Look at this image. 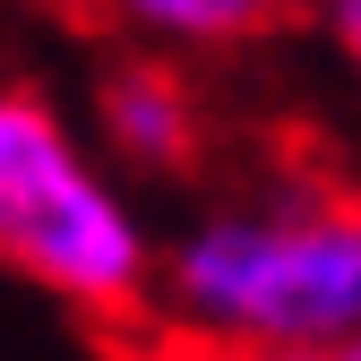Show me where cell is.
I'll return each mask as SVG.
<instances>
[{
	"instance_id": "1",
	"label": "cell",
	"mask_w": 361,
	"mask_h": 361,
	"mask_svg": "<svg viewBox=\"0 0 361 361\" xmlns=\"http://www.w3.org/2000/svg\"><path fill=\"white\" fill-rule=\"evenodd\" d=\"M164 301L233 344H361V190L293 180L267 207L198 224L164 267Z\"/></svg>"
},
{
	"instance_id": "2",
	"label": "cell",
	"mask_w": 361,
	"mask_h": 361,
	"mask_svg": "<svg viewBox=\"0 0 361 361\" xmlns=\"http://www.w3.org/2000/svg\"><path fill=\"white\" fill-rule=\"evenodd\" d=\"M0 267L61 293L95 327L147 310V241L69 147L35 86H0Z\"/></svg>"
},
{
	"instance_id": "5",
	"label": "cell",
	"mask_w": 361,
	"mask_h": 361,
	"mask_svg": "<svg viewBox=\"0 0 361 361\" xmlns=\"http://www.w3.org/2000/svg\"><path fill=\"white\" fill-rule=\"evenodd\" d=\"M121 361H361L353 344H233V336H207L190 319H155V310H138V319H112L95 327Z\"/></svg>"
},
{
	"instance_id": "4",
	"label": "cell",
	"mask_w": 361,
	"mask_h": 361,
	"mask_svg": "<svg viewBox=\"0 0 361 361\" xmlns=\"http://www.w3.org/2000/svg\"><path fill=\"white\" fill-rule=\"evenodd\" d=\"M86 35H155V43H258L293 26V0H69Z\"/></svg>"
},
{
	"instance_id": "6",
	"label": "cell",
	"mask_w": 361,
	"mask_h": 361,
	"mask_svg": "<svg viewBox=\"0 0 361 361\" xmlns=\"http://www.w3.org/2000/svg\"><path fill=\"white\" fill-rule=\"evenodd\" d=\"M327 26H336V43H344L353 69H361V0H327Z\"/></svg>"
},
{
	"instance_id": "7",
	"label": "cell",
	"mask_w": 361,
	"mask_h": 361,
	"mask_svg": "<svg viewBox=\"0 0 361 361\" xmlns=\"http://www.w3.org/2000/svg\"><path fill=\"white\" fill-rule=\"evenodd\" d=\"M353 353H361V344H353Z\"/></svg>"
},
{
	"instance_id": "3",
	"label": "cell",
	"mask_w": 361,
	"mask_h": 361,
	"mask_svg": "<svg viewBox=\"0 0 361 361\" xmlns=\"http://www.w3.org/2000/svg\"><path fill=\"white\" fill-rule=\"evenodd\" d=\"M104 129H112V147L129 164H147V172H190L198 147H207L190 78L164 69V61H121L104 78Z\"/></svg>"
}]
</instances>
